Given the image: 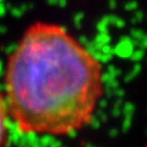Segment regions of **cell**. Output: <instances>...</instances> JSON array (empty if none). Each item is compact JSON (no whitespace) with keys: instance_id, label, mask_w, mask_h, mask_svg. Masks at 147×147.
Here are the masks:
<instances>
[{"instance_id":"6da1fadb","label":"cell","mask_w":147,"mask_h":147,"mask_svg":"<svg viewBox=\"0 0 147 147\" xmlns=\"http://www.w3.org/2000/svg\"><path fill=\"white\" fill-rule=\"evenodd\" d=\"M5 86L19 131L67 136L90 124L103 95V71L65 28L35 22L8 58Z\"/></svg>"},{"instance_id":"7a4b0ae2","label":"cell","mask_w":147,"mask_h":147,"mask_svg":"<svg viewBox=\"0 0 147 147\" xmlns=\"http://www.w3.org/2000/svg\"><path fill=\"white\" fill-rule=\"evenodd\" d=\"M7 103L3 93L0 92V147H3L7 131Z\"/></svg>"},{"instance_id":"3957f363","label":"cell","mask_w":147,"mask_h":147,"mask_svg":"<svg viewBox=\"0 0 147 147\" xmlns=\"http://www.w3.org/2000/svg\"><path fill=\"white\" fill-rule=\"evenodd\" d=\"M146 147H147V145H146Z\"/></svg>"}]
</instances>
